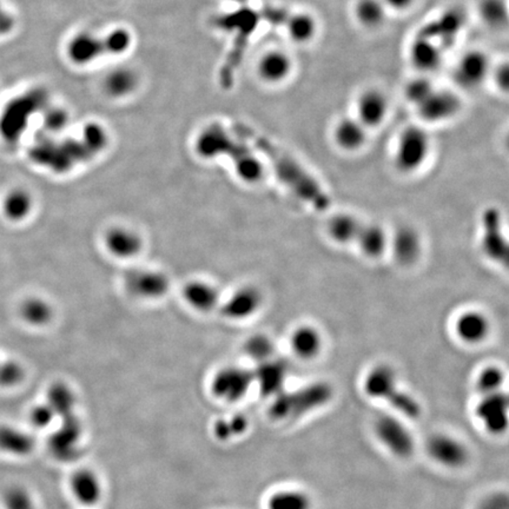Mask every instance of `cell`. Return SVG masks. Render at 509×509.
Instances as JSON below:
<instances>
[{
	"mask_svg": "<svg viewBox=\"0 0 509 509\" xmlns=\"http://www.w3.org/2000/svg\"><path fill=\"white\" fill-rule=\"evenodd\" d=\"M362 389L366 398L386 403L391 413L407 421L419 420L423 414L421 402L413 394L402 389L396 373L387 364H378L366 373Z\"/></svg>",
	"mask_w": 509,
	"mask_h": 509,
	"instance_id": "cell-1",
	"label": "cell"
},
{
	"mask_svg": "<svg viewBox=\"0 0 509 509\" xmlns=\"http://www.w3.org/2000/svg\"><path fill=\"white\" fill-rule=\"evenodd\" d=\"M334 398L332 387L324 381L313 382L293 390H283L271 398L269 417L276 422L301 420L327 407Z\"/></svg>",
	"mask_w": 509,
	"mask_h": 509,
	"instance_id": "cell-2",
	"label": "cell"
},
{
	"mask_svg": "<svg viewBox=\"0 0 509 509\" xmlns=\"http://www.w3.org/2000/svg\"><path fill=\"white\" fill-rule=\"evenodd\" d=\"M261 147L271 159L282 183L288 186L298 198L321 211L329 208L330 198L328 195L324 193L322 186L303 166L268 143L262 142Z\"/></svg>",
	"mask_w": 509,
	"mask_h": 509,
	"instance_id": "cell-3",
	"label": "cell"
},
{
	"mask_svg": "<svg viewBox=\"0 0 509 509\" xmlns=\"http://www.w3.org/2000/svg\"><path fill=\"white\" fill-rule=\"evenodd\" d=\"M409 421L396 414H378L371 423L375 440L394 459L407 461L417 451V439Z\"/></svg>",
	"mask_w": 509,
	"mask_h": 509,
	"instance_id": "cell-4",
	"label": "cell"
},
{
	"mask_svg": "<svg viewBox=\"0 0 509 509\" xmlns=\"http://www.w3.org/2000/svg\"><path fill=\"white\" fill-rule=\"evenodd\" d=\"M430 136L423 124H410L400 132L395 147V164L402 172L409 174L420 169L430 152Z\"/></svg>",
	"mask_w": 509,
	"mask_h": 509,
	"instance_id": "cell-5",
	"label": "cell"
},
{
	"mask_svg": "<svg viewBox=\"0 0 509 509\" xmlns=\"http://www.w3.org/2000/svg\"><path fill=\"white\" fill-rule=\"evenodd\" d=\"M493 60L481 47L463 51L453 66V83L456 90L475 91L490 81Z\"/></svg>",
	"mask_w": 509,
	"mask_h": 509,
	"instance_id": "cell-6",
	"label": "cell"
},
{
	"mask_svg": "<svg viewBox=\"0 0 509 509\" xmlns=\"http://www.w3.org/2000/svg\"><path fill=\"white\" fill-rule=\"evenodd\" d=\"M463 97L453 86L436 85L432 92L414 108L421 124H444L454 120L462 112Z\"/></svg>",
	"mask_w": 509,
	"mask_h": 509,
	"instance_id": "cell-7",
	"label": "cell"
},
{
	"mask_svg": "<svg viewBox=\"0 0 509 509\" xmlns=\"http://www.w3.org/2000/svg\"><path fill=\"white\" fill-rule=\"evenodd\" d=\"M424 451L433 463L447 471H460L471 462L469 447L451 433H433L424 444Z\"/></svg>",
	"mask_w": 509,
	"mask_h": 509,
	"instance_id": "cell-8",
	"label": "cell"
},
{
	"mask_svg": "<svg viewBox=\"0 0 509 509\" xmlns=\"http://www.w3.org/2000/svg\"><path fill=\"white\" fill-rule=\"evenodd\" d=\"M475 420L490 436H502L508 430L509 400L505 390L478 396L473 409Z\"/></svg>",
	"mask_w": 509,
	"mask_h": 509,
	"instance_id": "cell-9",
	"label": "cell"
},
{
	"mask_svg": "<svg viewBox=\"0 0 509 509\" xmlns=\"http://www.w3.org/2000/svg\"><path fill=\"white\" fill-rule=\"evenodd\" d=\"M296 63L289 51L271 47L264 51L255 65V74L266 86H281L290 81L295 72Z\"/></svg>",
	"mask_w": 509,
	"mask_h": 509,
	"instance_id": "cell-10",
	"label": "cell"
},
{
	"mask_svg": "<svg viewBox=\"0 0 509 509\" xmlns=\"http://www.w3.org/2000/svg\"><path fill=\"white\" fill-rule=\"evenodd\" d=\"M354 110V116L363 127L368 130L378 129L389 116V96L378 85H369L356 95Z\"/></svg>",
	"mask_w": 509,
	"mask_h": 509,
	"instance_id": "cell-11",
	"label": "cell"
},
{
	"mask_svg": "<svg viewBox=\"0 0 509 509\" xmlns=\"http://www.w3.org/2000/svg\"><path fill=\"white\" fill-rule=\"evenodd\" d=\"M446 47L437 39L422 31L408 47V62L415 74L432 76L444 65Z\"/></svg>",
	"mask_w": 509,
	"mask_h": 509,
	"instance_id": "cell-12",
	"label": "cell"
},
{
	"mask_svg": "<svg viewBox=\"0 0 509 509\" xmlns=\"http://www.w3.org/2000/svg\"><path fill=\"white\" fill-rule=\"evenodd\" d=\"M252 386V371L241 366H227L215 375L211 382V391L215 398L232 403L245 398Z\"/></svg>",
	"mask_w": 509,
	"mask_h": 509,
	"instance_id": "cell-13",
	"label": "cell"
},
{
	"mask_svg": "<svg viewBox=\"0 0 509 509\" xmlns=\"http://www.w3.org/2000/svg\"><path fill=\"white\" fill-rule=\"evenodd\" d=\"M57 430L49 439L51 454L63 462H70L79 454V442L83 435V428L77 415L60 419Z\"/></svg>",
	"mask_w": 509,
	"mask_h": 509,
	"instance_id": "cell-14",
	"label": "cell"
},
{
	"mask_svg": "<svg viewBox=\"0 0 509 509\" xmlns=\"http://www.w3.org/2000/svg\"><path fill=\"white\" fill-rule=\"evenodd\" d=\"M483 247L490 259L507 266L509 248L502 230L501 213L496 208H488L483 212Z\"/></svg>",
	"mask_w": 509,
	"mask_h": 509,
	"instance_id": "cell-15",
	"label": "cell"
},
{
	"mask_svg": "<svg viewBox=\"0 0 509 509\" xmlns=\"http://www.w3.org/2000/svg\"><path fill=\"white\" fill-rule=\"evenodd\" d=\"M105 54L103 35L92 32H78L66 44V57L78 67L90 65L103 58Z\"/></svg>",
	"mask_w": 509,
	"mask_h": 509,
	"instance_id": "cell-16",
	"label": "cell"
},
{
	"mask_svg": "<svg viewBox=\"0 0 509 509\" xmlns=\"http://www.w3.org/2000/svg\"><path fill=\"white\" fill-rule=\"evenodd\" d=\"M252 375L254 386L259 388L261 395L273 398L284 390L288 378V366L283 359L273 357L264 362L257 363Z\"/></svg>",
	"mask_w": 509,
	"mask_h": 509,
	"instance_id": "cell-17",
	"label": "cell"
},
{
	"mask_svg": "<svg viewBox=\"0 0 509 509\" xmlns=\"http://www.w3.org/2000/svg\"><path fill=\"white\" fill-rule=\"evenodd\" d=\"M284 30L290 42L296 47H308L320 33V22L313 12L296 10L286 16Z\"/></svg>",
	"mask_w": 509,
	"mask_h": 509,
	"instance_id": "cell-18",
	"label": "cell"
},
{
	"mask_svg": "<svg viewBox=\"0 0 509 509\" xmlns=\"http://www.w3.org/2000/svg\"><path fill=\"white\" fill-rule=\"evenodd\" d=\"M368 131L369 130L363 127L354 115L342 116L332 127V140L341 150L355 152L366 145Z\"/></svg>",
	"mask_w": 509,
	"mask_h": 509,
	"instance_id": "cell-19",
	"label": "cell"
},
{
	"mask_svg": "<svg viewBox=\"0 0 509 509\" xmlns=\"http://www.w3.org/2000/svg\"><path fill=\"white\" fill-rule=\"evenodd\" d=\"M389 15L382 0H354L351 4L353 19L359 29L366 32L383 29Z\"/></svg>",
	"mask_w": 509,
	"mask_h": 509,
	"instance_id": "cell-20",
	"label": "cell"
},
{
	"mask_svg": "<svg viewBox=\"0 0 509 509\" xmlns=\"http://www.w3.org/2000/svg\"><path fill=\"white\" fill-rule=\"evenodd\" d=\"M70 488L74 499L86 507H92L101 501L103 485L97 473L81 468L74 471L70 478Z\"/></svg>",
	"mask_w": 509,
	"mask_h": 509,
	"instance_id": "cell-21",
	"label": "cell"
},
{
	"mask_svg": "<svg viewBox=\"0 0 509 509\" xmlns=\"http://www.w3.org/2000/svg\"><path fill=\"white\" fill-rule=\"evenodd\" d=\"M138 74L127 66L112 69L102 81L103 92L111 99H123L130 97L138 89Z\"/></svg>",
	"mask_w": 509,
	"mask_h": 509,
	"instance_id": "cell-22",
	"label": "cell"
},
{
	"mask_svg": "<svg viewBox=\"0 0 509 509\" xmlns=\"http://www.w3.org/2000/svg\"><path fill=\"white\" fill-rule=\"evenodd\" d=\"M490 321L483 313L466 312L456 321L455 332L467 344H478L490 334Z\"/></svg>",
	"mask_w": 509,
	"mask_h": 509,
	"instance_id": "cell-23",
	"label": "cell"
},
{
	"mask_svg": "<svg viewBox=\"0 0 509 509\" xmlns=\"http://www.w3.org/2000/svg\"><path fill=\"white\" fill-rule=\"evenodd\" d=\"M391 249L398 263L405 266L413 264L421 254L420 237L413 228L402 227L391 239Z\"/></svg>",
	"mask_w": 509,
	"mask_h": 509,
	"instance_id": "cell-24",
	"label": "cell"
},
{
	"mask_svg": "<svg viewBox=\"0 0 509 509\" xmlns=\"http://www.w3.org/2000/svg\"><path fill=\"white\" fill-rule=\"evenodd\" d=\"M266 509H314V499L302 488H281L268 496Z\"/></svg>",
	"mask_w": 509,
	"mask_h": 509,
	"instance_id": "cell-25",
	"label": "cell"
},
{
	"mask_svg": "<svg viewBox=\"0 0 509 509\" xmlns=\"http://www.w3.org/2000/svg\"><path fill=\"white\" fill-rule=\"evenodd\" d=\"M33 436L12 426H0V451L13 456H27L35 449Z\"/></svg>",
	"mask_w": 509,
	"mask_h": 509,
	"instance_id": "cell-26",
	"label": "cell"
},
{
	"mask_svg": "<svg viewBox=\"0 0 509 509\" xmlns=\"http://www.w3.org/2000/svg\"><path fill=\"white\" fill-rule=\"evenodd\" d=\"M290 344L291 350L298 359L310 361L320 355L322 337L316 329L310 325H303L293 332Z\"/></svg>",
	"mask_w": 509,
	"mask_h": 509,
	"instance_id": "cell-27",
	"label": "cell"
},
{
	"mask_svg": "<svg viewBox=\"0 0 509 509\" xmlns=\"http://www.w3.org/2000/svg\"><path fill=\"white\" fill-rule=\"evenodd\" d=\"M355 242L363 254L371 259H378L388 245L386 232L376 224H362Z\"/></svg>",
	"mask_w": 509,
	"mask_h": 509,
	"instance_id": "cell-28",
	"label": "cell"
},
{
	"mask_svg": "<svg viewBox=\"0 0 509 509\" xmlns=\"http://www.w3.org/2000/svg\"><path fill=\"white\" fill-rule=\"evenodd\" d=\"M261 305V295L252 288L239 290L225 305L224 313L232 318H244L256 313Z\"/></svg>",
	"mask_w": 509,
	"mask_h": 509,
	"instance_id": "cell-29",
	"label": "cell"
},
{
	"mask_svg": "<svg viewBox=\"0 0 509 509\" xmlns=\"http://www.w3.org/2000/svg\"><path fill=\"white\" fill-rule=\"evenodd\" d=\"M76 394L67 385L57 382L47 390V405H50L57 417L74 415L76 409Z\"/></svg>",
	"mask_w": 509,
	"mask_h": 509,
	"instance_id": "cell-30",
	"label": "cell"
},
{
	"mask_svg": "<svg viewBox=\"0 0 509 509\" xmlns=\"http://www.w3.org/2000/svg\"><path fill=\"white\" fill-rule=\"evenodd\" d=\"M362 223L349 213H337L328 222V232L337 243L355 242Z\"/></svg>",
	"mask_w": 509,
	"mask_h": 509,
	"instance_id": "cell-31",
	"label": "cell"
},
{
	"mask_svg": "<svg viewBox=\"0 0 509 509\" xmlns=\"http://www.w3.org/2000/svg\"><path fill=\"white\" fill-rule=\"evenodd\" d=\"M249 427L250 423L245 415L234 414L228 419L227 417L218 419L212 426V434L217 440L224 442L247 434Z\"/></svg>",
	"mask_w": 509,
	"mask_h": 509,
	"instance_id": "cell-32",
	"label": "cell"
},
{
	"mask_svg": "<svg viewBox=\"0 0 509 509\" xmlns=\"http://www.w3.org/2000/svg\"><path fill=\"white\" fill-rule=\"evenodd\" d=\"M505 382V371L500 366H485L478 371V376L475 378V390L478 396L499 393L503 390Z\"/></svg>",
	"mask_w": 509,
	"mask_h": 509,
	"instance_id": "cell-33",
	"label": "cell"
},
{
	"mask_svg": "<svg viewBox=\"0 0 509 509\" xmlns=\"http://www.w3.org/2000/svg\"><path fill=\"white\" fill-rule=\"evenodd\" d=\"M435 86L436 83L432 76L415 74L403 86V97L405 102L414 108L432 92Z\"/></svg>",
	"mask_w": 509,
	"mask_h": 509,
	"instance_id": "cell-34",
	"label": "cell"
},
{
	"mask_svg": "<svg viewBox=\"0 0 509 509\" xmlns=\"http://www.w3.org/2000/svg\"><path fill=\"white\" fill-rule=\"evenodd\" d=\"M478 13L483 23L490 27L501 30L507 26L508 12L505 0H481Z\"/></svg>",
	"mask_w": 509,
	"mask_h": 509,
	"instance_id": "cell-35",
	"label": "cell"
},
{
	"mask_svg": "<svg viewBox=\"0 0 509 509\" xmlns=\"http://www.w3.org/2000/svg\"><path fill=\"white\" fill-rule=\"evenodd\" d=\"M104 39L105 52L111 56H122L130 50L134 42L131 32L124 27H115L106 35Z\"/></svg>",
	"mask_w": 509,
	"mask_h": 509,
	"instance_id": "cell-36",
	"label": "cell"
},
{
	"mask_svg": "<svg viewBox=\"0 0 509 509\" xmlns=\"http://www.w3.org/2000/svg\"><path fill=\"white\" fill-rule=\"evenodd\" d=\"M108 247L118 256H132L139 249V239L127 230H112L108 235Z\"/></svg>",
	"mask_w": 509,
	"mask_h": 509,
	"instance_id": "cell-37",
	"label": "cell"
},
{
	"mask_svg": "<svg viewBox=\"0 0 509 509\" xmlns=\"http://www.w3.org/2000/svg\"><path fill=\"white\" fill-rule=\"evenodd\" d=\"M186 296L188 302L198 309H210L217 300L216 291L202 282L186 286Z\"/></svg>",
	"mask_w": 509,
	"mask_h": 509,
	"instance_id": "cell-38",
	"label": "cell"
},
{
	"mask_svg": "<svg viewBox=\"0 0 509 509\" xmlns=\"http://www.w3.org/2000/svg\"><path fill=\"white\" fill-rule=\"evenodd\" d=\"M244 350L251 359L257 363L274 357V344L266 336L257 335L248 339Z\"/></svg>",
	"mask_w": 509,
	"mask_h": 509,
	"instance_id": "cell-39",
	"label": "cell"
},
{
	"mask_svg": "<svg viewBox=\"0 0 509 509\" xmlns=\"http://www.w3.org/2000/svg\"><path fill=\"white\" fill-rule=\"evenodd\" d=\"M31 208L30 196L24 191H13L5 201L4 210L8 218L20 220L26 216Z\"/></svg>",
	"mask_w": 509,
	"mask_h": 509,
	"instance_id": "cell-40",
	"label": "cell"
},
{
	"mask_svg": "<svg viewBox=\"0 0 509 509\" xmlns=\"http://www.w3.org/2000/svg\"><path fill=\"white\" fill-rule=\"evenodd\" d=\"M132 286L139 293H143L145 296H157L165 290L166 282L161 275L144 273L136 276Z\"/></svg>",
	"mask_w": 509,
	"mask_h": 509,
	"instance_id": "cell-41",
	"label": "cell"
},
{
	"mask_svg": "<svg viewBox=\"0 0 509 509\" xmlns=\"http://www.w3.org/2000/svg\"><path fill=\"white\" fill-rule=\"evenodd\" d=\"M4 506L6 509H35V501L29 490L23 487H11L4 494Z\"/></svg>",
	"mask_w": 509,
	"mask_h": 509,
	"instance_id": "cell-42",
	"label": "cell"
},
{
	"mask_svg": "<svg viewBox=\"0 0 509 509\" xmlns=\"http://www.w3.org/2000/svg\"><path fill=\"white\" fill-rule=\"evenodd\" d=\"M490 81L500 95L507 96L509 91V64L507 59L493 63Z\"/></svg>",
	"mask_w": 509,
	"mask_h": 509,
	"instance_id": "cell-43",
	"label": "cell"
},
{
	"mask_svg": "<svg viewBox=\"0 0 509 509\" xmlns=\"http://www.w3.org/2000/svg\"><path fill=\"white\" fill-rule=\"evenodd\" d=\"M51 312L47 303L39 300H30L23 305V316L30 323L42 324L50 318Z\"/></svg>",
	"mask_w": 509,
	"mask_h": 509,
	"instance_id": "cell-44",
	"label": "cell"
},
{
	"mask_svg": "<svg viewBox=\"0 0 509 509\" xmlns=\"http://www.w3.org/2000/svg\"><path fill=\"white\" fill-rule=\"evenodd\" d=\"M24 369L13 361L0 363V386L15 387L23 381Z\"/></svg>",
	"mask_w": 509,
	"mask_h": 509,
	"instance_id": "cell-45",
	"label": "cell"
},
{
	"mask_svg": "<svg viewBox=\"0 0 509 509\" xmlns=\"http://www.w3.org/2000/svg\"><path fill=\"white\" fill-rule=\"evenodd\" d=\"M56 419H57V415L54 414V410L47 403L35 405L30 412V422L35 426V428H47L49 426L54 423Z\"/></svg>",
	"mask_w": 509,
	"mask_h": 509,
	"instance_id": "cell-46",
	"label": "cell"
},
{
	"mask_svg": "<svg viewBox=\"0 0 509 509\" xmlns=\"http://www.w3.org/2000/svg\"><path fill=\"white\" fill-rule=\"evenodd\" d=\"M476 509H508V496L503 492L490 494L480 501Z\"/></svg>",
	"mask_w": 509,
	"mask_h": 509,
	"instance_id": "cell-47",
	"label": "cell"
},
{
	"mask_svg": "<svg viewBox=\"0 0 509 509\" xmlns=\"http://www.w3.org/2000/svg\"><path fill=\"white\" fill-rule=\"evenodd\" d=\"M383 4L386 5L387 10L391 13L403 15L410 11L417 4V0H382Z\"/></svg>",
	"mask_w": 509,
	"mask_h": 509,
	"instance_id": "cell-48",
	"label": "cell"
},
{
	"mask_svg": "<svg viewBox=\"0 0 509 509\" xmlns=\"http://www.w3.org/2000/svg\"><path fill=\"white\" fill-rule=\"evenodd\" d=\"M67 113L65 111H63L60 108L51 111L47 117V125L49 129L52 130H59L63 127H65V124H67Z\"/></svg>",
	"mask_w": 509,
	"mask_h": 509,
	"instance_id": "cell-49",
	"label": "cell"
},
{
	"mask_svg": "<svg viewBox=\"0 0 509 509\" xmlns=\"http://www.w3.org/2000/svg\"><path fill=\"white\" fill-rule=\"evenodd\" d=\"M1 10V8H0ZM10 23V19H8V17H5L4 13L3 12L0 11V31H1V29H3V26L6 29V26H5L4 24Z\"/></svg>",
	"mask_w": 509,
	"mask_h": 509,
	"instance_id": "cell-50",
	"label": "cell"
}]
</instances>
